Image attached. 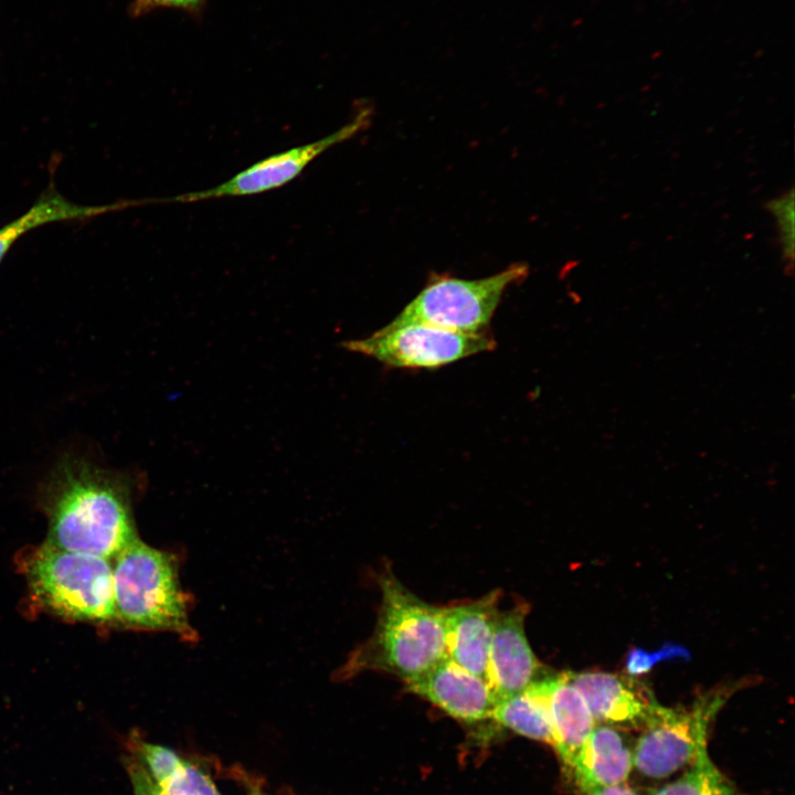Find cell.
I'll list each match as a JSON object with an SVG mask.
<instances>
[{
    "label": "cell",
    "mask_w": 795,
    "mask_h": 795,
    "mask_svg": "<svg viewBox=\"0 0 795 795\" xmlns=\"http://www.w3.org/2000/svg\"><path fill=\"white\" fill-rule=\"evenodd\" d=\"M131 481L83 457H63L40 488L46 543L112 560L137 538Z\"/></svg>",
    "instance_id": "obj_1"
},
{
    "label": "cell",
    "mask_w": 795,
    "mask_h": 795,
    "mask_svg": "<svg viewBox=\"0 0 795 795\" xmlns=\"http://www.w3.org/2000/svg\"><path fill=\"white\" fill-rule=\"evenodd\" d=\"M381 603L371 636L337 671L349 679L363 671H384L409 682L447 657L443 606L432 605L406 589L386 566L379 576Z\"/></svg>",
    "instance_id": "obj_2"
},
{
    "label": "cell",
    "mask_w": 795,
    "mask_h": 795,
    "mask_svg": "<svg viewBox=\"0 0 795 795\" xmlns=\"http://www.w3.org/2000/svg\"><path fill=\"white\" fill-rule=\"evenodd\" d=\"M112 560L116 623L177 634L187 642L195 639L174 555L137 537Z\"/></svg>",
    "instance_id": "obj_3"
},
{
    "label": "cell",
    "mask_w": 795,
    "mask_h": 795,
    "mask_svg": "<svg viewBox=\"0 0 795 795\" xmlns=\"http://www.w3.org/2000/svg\"><path fill=\"white\" fill-rule=\"evenodd\" d=\"M30 595L44 611L76 622H116L108 559L44 542L22 558Z\"/></svg>",
    "instance_id": "obj_4"
},
{
    "label": "cell",
    "mask_w": 795,
    "mask_h": 795,
    "mask_svg": "<svg viewBox=\"0 0 795 795\" xmlns=\"http://www.w3.org/2000/svg\"><path fill=\"white\" fill-rule=\"evenodd\" d=\"M742 686L729 682L697 697L688 707L657 701L634 744V768L648 778H666L689 767L708 752V733L716 716Z\"/></svg>",
    "instance_id": "obj_5"
},
{
    "label": "cell",
    "mask_w": 795,
    "mask_h": 795,
    "mask_svg": "<svg viewBox=\"0 0 795 795\" xmlns=\"http://www.w3.org/2000/svg\"><path fill=\"white\" fill-rule=\"evenodd\" d=\"M528 274L529 266L517 263L478 279L434 275L391 324L421 322L460 332H484L505 292Z\"/></svg>",
    "instance_id": "obj_6"
},
{
    "label": "cell",
    "mask_w": 795,
    "mask_h": 795,
    "mask_svg": "<svg viewBox=\"0 0 795 795\" xmlns=\"http://www.w3.org/2000/svg\"><path fill=\"white\" fill-rule=\"evenodd\" d=\"M342 346L392 368L437 369L491 351L496 340L487 331L468 333L421 322H390L367 338Z\"/></svg>",
    "instance_id": "obj_7"
},
{
    "label": "cell",
    "mask_w": 795,
    "mask_h": 795,
    "mask_svg": "<svg viewBox=\"0 0 795 795\" xmlns=\"http://www.w3.org/2000/svg\"><path fill=\"white\" fill-rule=\"evenodd\" d=\"M370 117V108L363 107L349 123L321 139L257 161L215 187L170 198L156 199V202L191 203L211 199L261 194L275 190L296 179L322 152L363 130L369 125Z\"/></svg>",
    "instance_id": "obj_8"
},
{
    "label": "cell",
    "mask_w": 795,
    "mask_h": 795,
    "mask_svg": "<svg viewBox=\"0 0 795 795\" xmlns=\"http://www.w3.org/2000/svg\"><path fill=\"white\" fill-rule=\"evenodd\" d=\"M528 611L520 602L497 612L486 677L496 701L523 691L544 674L526 636Z\"/></svg>",
    "instance_id": "obj_9"
},
{
    "label": "cell",
    "mask_w": 795,
    "mask_h": 795,
    "mask_svg": "<svg viewBox=\"0 0 795 795\" xmlns=\"http://www.w3.org/2000/svg\"><path fill=\"white\" fill-rule=\"evenodd\" d=\"M405 683L407 691L460 722L473 724L491 719L496 699L488 682L448 657Z\"/></svg>",
    "instance_id": "obj_10"
},
{
    "label": "cell",
    "mask_w": 795,
    "mask_h": 795,
    "mask_svg": "<svg viewBox=\"0 0 795 795\" xmlns=\"http://www.w3.org/2000/svg\"><path fill=\"white\" fill-rule=\"evenodd\" d=\"M566 675L595 723L642 730L657 701L643 682L632 677L605 671H566Z\"/></svg>",
    "instance_id": "obj_11"
},
{
    "label": "cell",
    "mask_w": 795,
    "mask_h": 795,
    "mask_svg": "<svg viewBox=\"0 0 795 795\" xmlns=\"http://www.w3.org/2000/svg\"><path fill=\"white\" fill-rule=\"evenodd\" d=\"M500 594L492 591L475 601L443 606L447 657L485 680Z\"/></svg>",
    "instance_id": "obj_12"
},
{
    "label": "cell",
    "mask_w": 795,
    "mask_h": 795,
    "mask_svg": "<svg viewBox=\"0 0 795 795\" xmlns=\"http://www.w3.org/2000/svg\"><path fill=\"white\" fill-rule=\"evenodd\" d=\"M541 698L553 730L560 759L571 768L583 743L596 724L583 697L566 671L544 672L531 685Z\"/></svg>",
    "instance_id": "obj_13"
},
{
    "label": "cell",
    "mask_w": 795,
    "mask_h": 795,
    "mask_svg": "<svg viewBox=\"0 0 795 795\" xmlns=\"http://www.w3.org/2000/svg\"><path fill=\"white\" fill-rule=\"evenodd\" d=\"M623 729L596 723L571 770L582 793L624 784L634 768V745Z\"/></svg>",
    "instance_id": "obj_14"
},
{
    "label": "cell",
    "mask_w": 795,
    "mask_h": 795,
    "mask_svg": "<svg viewBox=\"0 0 795 795\" xmlns=\"http://www.w3.org/2000/svg\"><path fill=\"white\" fill-rule=\"evenodd\" d=\"M142 203L139 200L86 206L74 204L56 192L45 193L24 214L0 229V262L13 243L34 227L50 222L92 218Z\"/></svg>",
    "instance_id": "obj_15"
},
{
    "label": "cell",
    "mask_w": 795,
    "mask_h": 795,
    "mask_svg": "<svg viewBox=\"0 0 795 795\" xmlns=\"http://www.w3.org/2000/svg\"><path fill=\"white\" fill-rule=\"evenodd\" d=\"M491 719L519 735L544 742L554 749L555 741L548 712L531 686L497 700Z\"/></svg>",
    "instance_id": "obj_16"
},
{
    "label": "cell",
    "mask_w": 795,
    "mask_h": 795,
    "mask_svg": "<svg viewBox=\"0 0 795 795\" xmlns=\"http://www.w3.org/2000/svg\"><path fill=\"white\" fill-rule=\"evenodd\" d=\"M134 795H221L213 781L184 761L167 781L157 784L135 757L128 765Z\"/></svg>",
    "instance_id": "obj_17"
},
{
    "label": "cell",
    "mask_w": 795,
    "mask_h": 795,
    "mask_svg": "<svg viewBox=\"0 0 795 795\" xmlns=\"http://www.w3.org/2000/svg\"><path fill=\"white\" fill-rule=\"evenodd\" d=\"M680 777L650 795H746L713 764L708 752L701 754Z\"/></svg>",
    "instance_id": "obj_18"
},
{
    "label": "cell",
    "mask_w": 795,
    "mask_h": 795,
    "mask_svg": "<svg viewBox=\"0 0 795 795\" xmlns=\"http://www.w3.org/2000/svg\"><path fill=\"white\" fill-rule=\"evenodd\" d=\"M134 752L153 782L160 784L170 778L184 763L174 751L163 745L134 740Z\"/></svg>",
    "instance_id": "obj_19"
},
{
    "label": "cell",
    "mask_w": 795,
    "mask_h": 795,
    "mask_svg": "<svg viewBox=\"0 0 795 795\" xmlns=\"http://www.w3.org/2000/svg\"><path fill=\"white\" fill-rule=\"evenodd\" d=\"M767 210L774 215L780 235L783 256L792 267L794 258V190L766 203Z\"/></svg>",
    "instance_id": "obj_20"
},
{
    "label": "cell",
    "mask_w": 795,
    "mask_h": 795,
    "mask_svg": "<svg viewBox=\"0 0 795 795\" xmlns=\"http://www.w3.org/2000/svg\"><path fill=\"white\" fill-rule=\"evenodd\" d=\"M682 648L676 646H669L660 650L659 653H645L639 649H634L629 653L626 669L629 675H638L647 672L655 664V661L672 657L674 655H681Z\"/></svg>",
    "instance_id": "obj_21"
},
{
    "label": "cell",
    "mask_w": 795,
    "mask_h": 795,
    "mask_svg": "<svg viewBox=\"0 0 795 795\" xmlns=\"http://www.w3.org/2000/svg\"><path fill=\"white\" fill-rule=\"evenodd\" d=\"M584 795H638L626 783L590 789Z\"/></svg>",
    "instance_id": "obj_22"
},
{
    "label": "cell",
    "mask_w": 795,
    "mask_h": 795,
    "mask_svg": "<svg viewBox=\"0 0 795 795\" xmlns=\"http://www.w3.org/2000/svg\"><path fill=\"white\" fill-rule=\"evenodd\" d=\"M148 3H156V4H166V6H174V7H193L197 3H199L201 0H144Z\"/></svg>",
    "instance_id": "obj_23"
},
{
    "label": "cell",
    "mask_w": 795,
    "mask_h": 795,
    "mask_svg": "<svg viewBox=\"0 0 795 795\" xmlns=\"http://www.w3.org/2000/svg\"><path fill=\"white\" fill-rule=\"evenodd\" d=\"M251 795H267V794L255 792V793H252Z\"/></svg>",
    "instance_id": "obj_24"
}]
</instances>
